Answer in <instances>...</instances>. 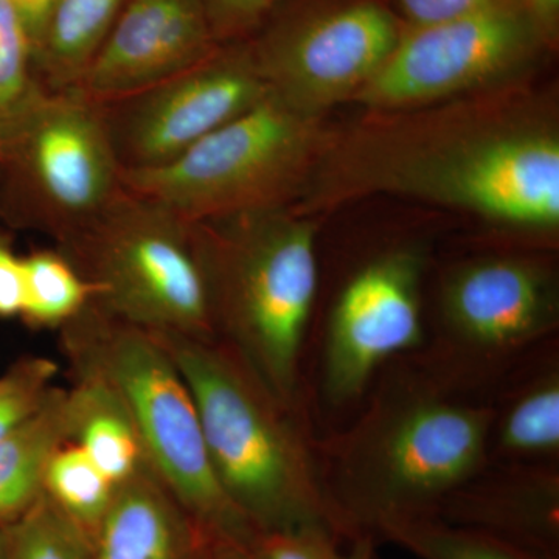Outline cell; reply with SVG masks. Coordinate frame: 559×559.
Returning <instances> with one entry per match:
<instances>
[{"label":"cell","instance_id":"1","mask_svg":"<svg viewBox=\"0 0 559 559\" xmlns=\"http://www.w3.org/2000/svg\"><path fill=\"white\" fill-rule=\"evenodd\" d=\"M429 110L380 112L331 140L301 202L307 216L355 198L392 193L481 218L554 230L559 224V138L532 98L511 92Z\"/></svg>","mask_w":559,"mask_h":559},{"label":"cell","instance_id":"2","mask_svg":"<svg viewBox=\"0 0 559 559\" xmlns=\"http://www.w3.org/2000/svg\"><path fill=\"white\" fill-rule=\"evenodd\" d=\"M154 334L193 396L221 488L259 535L323 528L358 538L331 503L289 407L241 356L219 340Z\"/></svg>","mask_w":559,"mask_h":559},{"label":"cell","instance_id":"3","mask_svg":"<svg viewBox=\"0 0 559 559\" xmlns=\"http://www.w3.org/2000/svg\"><path fill=\"white\" fill-rule=\"evenodd\" d=\"M496 411L454 399L440 378L400 381L374 400L334 452L326 495L356 536L436 516L488 465Z\"/></svg>","mask_w":559,"mask_h":559},{"label":"cell","instance_id":"4","mask_svg":"<svg viewBox=\"0 0 559 559\" xmlns=\"http://www.w3.org/2000/svg\"><path fill=\"white\" fill-rule=\"evenodd\" d=\"M191 224L216 340L290 407L319 290L314 224L290 207Z\"/></svg>","mask_w":559,"mask_h":559},{"label":"cell","instance_id":"5","mask_svg":"<svg viewBox=\"0 0 559 559\" xmlns=\"http://www.w3.org/2000/svg\"><path fill=\"white\" fill-rule=\"evenodd\" d=\"M62 330L75 370L102 378L123 401L151 468L173 498L226 546H255L259 532L221 488L193 396L159 337L92 301Z\"/></svg>","mask_w":559,"mask_h":559},{"label":"cell","instance_id":"6","mask_svg":"<svg viewBox=\"0 0 559 559\" xmlns=\"http://www.w3.org/2000/svg\"><path fill=\"white\" fill-rule=\"evenodd\" d=\"M121 168L102 105L32 81L0 109V224L60 242L120 191Z\"/></svg>","mask_w":559,"mask_h":559},{"label":"cell","instance_id":"7","mask_svg":"<svg viewBox=\"0 0 559 559\" xmlns=\"http://www.w3.org/2000/svg\"><path fill=\"white\" fill-rule=\"evenodd\" d=\"M58 250L92 304L151 333L216 340L193 224L124 189Z\"/></svg>","mask_w":559,"mask_h":559},{"label":"cell","instance_id":"8","mask_svg":"<svg viewBox=\"0 0 559 559\" xmlns=\"http://www.w3.org/2000/svg\"><path fill=\"white\" fill-rule=\"evenodd\" d=\"M331 140L320 116L294 109L270 92L178 159L123 171L121 183L189 221L290 207Z\"/></svg>","mask_w":559,"mask_h":559},{"label":"cell","instance_id":"9","mask_svg":"<svg viewBox=\"0 0 559 559\" xmlns=\"http://www.w3.org/2000/svg\"><path fill=\"white\" fill-rule=\"evenodd\" d=\"M404 31L380 0L290 14L250 47L272 95L311 116L347 100L382 68Z\"/></svg>","mask_w":559,"mask_h":559},{"label":"cell","instance_id":"10","mask_svg":"<svg viewBox=\"0 0 559 559\" xmlns=\"http://www.w3.org/2000/svg\"><path fill=\"white\" fill-rule=\"evenodd\" d=\"M539 46L521 7L404 27L388 61L355 98L377 112L423 108L502 80Z\"/></svg>","mask_w":559,"mask_h":559},{"label":"cell","instance_id":"11","mask_svg":"<svg viewBox=\"0 0 559 559\" xmlns=\"http://www.w3.org/2000/svg\"><path fill=\"white\" fill-rule=\"evenodd\" d=\"M270 94L249 49L218 50L148 90L102 105L123 171L178 159Z\"/></svg>","mask_w":559,"mask_h":559},{"label":"cell","instance_id":"12","mask_svg":"<svg viewBox=\"0 0 559 559\" xmlns=\"http://www.w3.org/2000/svg\"><path fill=\"white\" fill-rule=\"evenodd\" d=\"M421 274L419 253L399 249L348 280L326 325L322 390L329 403L359 400L388 360L423 344Z\"/></svg>","mask_w":559,"mask_h":559},{"label":"cell","instance_id":"13","mask_svg":"<svg viewBox=\"0 0 559 559\" xmlns=\"http://www.w3.org/2000/svg\"><path fill=\"white\" fill-rule=\"evenodd\" d=\"M448 355L503 358L557 323L554 282L538 264L491 257L460 267L441 299Z\"/></svg>","mask_w":559,"mask_h":559},{"label":"cell","instance_id":"14","mask_svg":"<svg viewBox=\"0 0 559 559\" xmlns=\"http://www.w3.org/2000/svg\"><path fill=\"white\" fill-rule=\"evenodd\" d=\"M218 49L200 0H128L73 90L106 105L171 79Z\"/></svg>","mask_w":559,"mask_h":559},{"label":"cell","instance_id":"15","mask_svg":"<svg viewBox=\"0 0 559 559\" xmlns=\"http://www.w3.org/2000/svg\"><path fill=\"white\" fill-rule=\"evenodd\" d=\"M558 476L554 471H518L484 479L480 473L455 491L439 513L448 522L496 536L538 555L557 559L559 538ZM447 521V520H443Z\"/></svg>","mask_w":559,"mask_h":559},{"label":"cell","instance_id":"16","mask_svg":"<svg viewBox=\"0 0 559 559\" xmlns=\"http://www.w3.org/2000/svg\"><path fill=\"white\" fill-rule=\"evenodd\" d=\"M171 498L150 463L117 484L92 558L178 559L182 536Z\"/></svg>","mask_w":559,"mask_h":559},{"label":"cell","instance_id":"17","mask_svg":"<svg viewBox=\"0 0 559 559\" xmlns=\"http://www.w3.org/2000/svg\"><path fill=\"white\" fill-rule=\"evenodd\" d=\"M68 390L69 443L81 448L114 485L127 480L146 460L130 412L102 378L76 371Z\"/></svg>","mask_w":559,"mask_h":559},{"label":"cell","instance_id":"18","mask_svg":"<svg viewBox=\"0 0 559 559\" xmlns=\"http://www.w3.org/2000/svg\"><path fill=\"white\" fill-rule=\"evenodd\" d=\"M68 443V390L53 389L36 414L0 440V527L39 499L50 459Z\"/></svg>","mask_w":559,"mask_h":559},{"label":"cell","instance_id":"19","mask_svg":"<svg viewBox=\"0 0 559 559\" xmlns=\"http://www.w3.org/2000/svg\"><path fill=\"white\" fill-rule=\"evenodd\" d=\"M124 0H58L38 49L32 79L51 91L73 90L90 68Z\"/></svg>","mask_w":559,"mask_h":559},{"label":"cell","instance_id":"20","mask_svg":"<svg viewBox=\"0 0 559 559\" xmlns=\"http://www.w3.org/2000/svg\"><path fill=\"white\" fill-rule=\"evenodd\" d=\"M502 457L551 460L559 452V374L549 371L528 382L492 423L491 443Z\"/></svg>","mask_w":559,"mask_h":559},{"label":"cell","instance_id":"21","mask_svg":"<svg viewBox=\"0 0 559 559\" xmlns=\"http://www.w3.org/2000/svg\"><path fill=\"white\" fill-rule=\"evenodd\" d=\"M373 533L421 559H544L480 530L436 516L388 521Z\"/></svg>","mask_w":559,"mask_h":559},{"label":"cell","instance_id":"22","mask_svg":"<svg viewBox=\"0 0 559 559\" xmlns=\"http://www.w3.org/2000/svg\"><path fill=\"white\" fill-rule=\"evenodd\" d=\"M24 305L21 318L32 326H64L92 300L86 282L60 250H36L22 259Z\"/></svg>","mask_w":559,"mask_h":559},{"label":"cell","instance_id":"23","mask_svg":"<svg viewBox=\"0 0 559 559\" xmlns=\"http://www.w3.org/2000/svg\"><path fill=\"white\" fill-rule=\"evenodd\" d=\"M114 489L116 485L73 443L55 452L44 474V495L83 532L98 527Z\"/></svg>","mask_w":559,"mask_h":559},{"label":"cell","instance_id":"24","mask_svg":"<svg viewBox=\"0 0 559 559\" xmlns=\"http://www.w3.org/2000/svg\"><path fill=\"white\" fill-rule=\"evenodd\" d=\"M5 530L11 559H94L83 530L46 495Z\"/></svg>","mask_w":559,"mask_h":559},{"label":"cell","instance_id":"25","mask_svg":"<svg viewBox=\"0 0 559 559\" xmlns=\"http://www.w3.org/2000/svg\"><path fill=\"white\" fill-rule=\"evenodd\" d=\"M57 371L50 359L28 356L0 378V440L38 412L55 389Z\"/></svg>","mask_w":559,"mask_h":559},{"label":"cell","instance_id":"26","mask_svg":"<svg viewBox=\"0 0 559 559\" xmlns=\"http://www.w3.org/2000/svg\"><path fill=\"white\" fill-rule=\"evenodd\" d=\"M341 536L323 528H299L263 533L255 549L261 559H377L369 535L353 539L349 550L341 549Z\"/></svg>","mask_w":559,"mask_h":559},{"label":"cell","instance_id":"27","mask_svg":"<svg viewBox=\"0 0 559 559\" xmlns=\"http://www.w3.org/2000/svg\"><path fill=\"white\" fill-rule=\"evenodd\" d=\"M32 81L27 35L10 0H0V109L16 102Z\"/></svg>","mask_w":559,"mask_h":559},{"label":"cell","instance_id":"28","mask_svg":"<svg viewBox=\"0 0 559 559\" xmlns=\"http://www.w3.org/2000/svg\"><path fill=\"white\" fill-rule=\"evenodd\" d=\"M404 27H426L487 11L521 7V0H393Z\"/></svg>","mask_w":559,"mask_h":559},{"label":"cell","instance_id":"29","mask_svg":"<svg viewBox=\"0 0 559 559\" xmlns=\"http://www.w3.org/2000/svg\"><path fill=\"white\" fill-rule=\"evenodd\" d=\"M277 2L278 0H200L218 43L255 27Z\"/></svg>","mask_w":559,"mask_h":559},{"label":"cell","instance_id":"30","mask_svg":"<svg viewBox=\"0 0 559 559\" xmlns=\"http://www.w3.org/2000/svg\"><path fill=\"white\" fill-rule=\"evenodd\" d=\"M24 305V264L9 231L0 227V318L21 316Z\"/></svg>","mask_w":559,"mask_h":559},{"label":"cell","instance_id":"31","mask_svg":"<svg viewBox=\"0 0 559 559\" xmlns=\"http://www.w3.org/2000/svg\"><path fill=\"white\" fill-rule=\"evenodd\" d=\"M57 2L58 0H10L27 35L32 55L38 49Z\"/></svg>","mask_w":559,"mask_h":559},{"label":"cell","instance_id":"32","mask_svg":"<svg viewBox=\"0 0 559 559\" xmlns=\"http://www.w3.org/2000/svg\"><path fill=\"white\" fill-rule=\"evenodd\" d=\"M522 10L532 22L544 46L557 47L559 32V0H521Z\"/></svg>","mask_w":559,"mask_h":559},{"label":"cell","instance_id":"33","mask_svg":"<svg viewBox=\"0 0 559 559\" xmlns=\"http://www.w3.org/2000/svg\"><path fill=\"white\" fill-rule=\"evenodd\" d=\"M229 550L224 559H261L255 547L229 546Z\"/></svg>","mask_w":559,"mask_h":559},{"label":"cell","instance_id":"34","mask_svg":"<svg viewBox=\"0 0 559 559\" xmlns=\"http://www.w3.org/2000/svg\"><path fill=\"white\" fill-rule=\"evenodd\" d=\"M0 559H11L9 540H7L5 530L0 527Z\"/></svg>","mask_w":559,"mask_h":559},{"label":"cell","instance_id":"35","mask_svg":"<svg viewBox=\"0 0 559 559\" xmlns=\"http://www.w3.org/2000/svg\"><path fill=\"white\" fill-rule=\"evenodd\" d=\"M183 559H207V558L201 557V555H193V557H187Z\"/></svg>","mask_w":559,"mask_h":559}]
</instances>
